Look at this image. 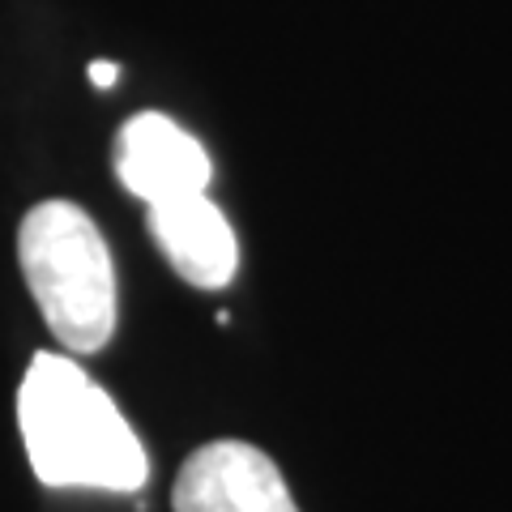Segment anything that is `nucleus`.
<instances>
[{
	"instance_id": "nucleus-1",
	"label": "nucleus",
	"mask_w": 512,
	"mask_h": 512,
	"mask_svg": "<svg viewBox=\"0 0 512 512\" xmlns=\"http://www.w3.org/2000/svg\"><path fill=\"white\" fill-rule=\"evenodd\" d=\"M18 427L30 470L43 487L137 491L150 478V461L111 393L99 389L64 355L30 359L18 389Z\"/></svg>"
},
{
	"instance_id": "nucleus-2",
	"label": "nucleus",
	"mask_w": 512,
	"mask_h": 512,
	"mask_svg": "<svg viewBox=\"0 0 512 512\" xmlns=\"http://www.w3.org/2000/svg\"><path fill=\"white\" fill-rule=\"evenodd\" d=\"M22 278L39 312L73 355H94L116 333V265L82 205L39 201L18 231Z\"/></svg>"
},
{
	"instance_id": "nucleus-3",
	"label": "nucleus",
	"mask_w": 512,
	"mask_h": 512,
	"mask_svg": "<svg viewBox=\"0 0 512 512\" xmlns=\"http://www.w3.org/2000/svg\"><path fill=\"white\" fill-rule=\"evenodd\" d=\"M111 163H116V180L146 205L197 197V192H210L214 180L210 150L163 111H141L124 120Z\"/></svg>"
},
{
	"instance_id": "nucleus-4",
	"label": "nucleus",
	"mask_w": 512,
	"mask_h": 512,
	"mask_svg": "<svg viewBox=\"0 0 512 512\" xmlns=\"http://www.w3.org/2000/svg\"><path fill=\"white\" fill-rule=\"evenodd\" d=\"M175 512H299L274 457L248 440L201 444L175 478Z\"/></svg>"
},
{
	"instance_id": "nucleus-5",
	"label": "nucleus",
	"mask_w": 512,
	"mask_h": 512,
	"mask_svg": "<svg viewBox=\"0 0 512 512\" xmlns=\"http://www.w3.org/2000/svg\"><path fill=\"white\" fill-rule=\"evenodd\" d=\"M146 222L167 265L197 291H222L235 282L239 239L227 214L210 201V192L163 205H146Z\"/></svg>"
},
{
	"instance_id": "nucleus-6",
	"label": "nucleus",
	"mask_w": 512,
	"mask_h": 512,
	"mask_svg": "<svg viewBox=\"0 0 512 512\" xmlns=\"http://www.w3.org/2000/svg\"><path fill=\"white\" fill-rule=\"evenodd\" d=\"M116 77H120V64L116 60H94L90 64V82L94 86H116Z\"/></svg>"
}]
</instances>
